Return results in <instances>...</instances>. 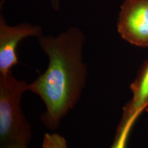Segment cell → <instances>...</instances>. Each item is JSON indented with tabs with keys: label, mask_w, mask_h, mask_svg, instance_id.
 <instances>
[{
	"label": "cell",
	"mask_w": 148,
	"mask_h": 148,
	"mask_svg": "<svg viewBox=\"0 0 148 148\" xmlns=\"http://www.w3.org/2000/svg\"><path fill=\"white\" fill-rule=\"evenodd\" d=\"M85 35L71 27L57 36L38 37L49 63L42 74L29 84V90L42 99L45 110L40 119L47 128L58 129L62 120L76 106L87 79V66L83 61Z\"/></svg>",
	"instance_id": "cell-1"
},
{
	"label": "cell",
	"mask_w": 148,
	"mask_h": 148,
	"mask_svg": "<svg viewBox=\"0 0 148 148\" xmlns=\"http://www.w3.org/2000/svg\"><path fill=\"white\" fill-rule=\"evenodd\" d=\"M132 96L123 108L119 124H122L133 114L144 106H148V58L141 66L137 76L130 85Z\"/></svg>",
	"instance_id": "cell-5"
},
{
	"label": "cell",
	"mask_w": 148,
	"mask_h": 148,
	"mask_svg": "<svg viewBox=\"0 0 148 148\" xmlns=\"http://www.w3.org/2000/svg\"><path fill=\"white\" fill-rule=\"evenodd\" d=\"M117 31L131 45L148 47V0L123 1L118 16Z\"/></svg>",
	"instance_id": "cell-3"
},
{
	"label": "cell",
	"mask_w": 148,
	"mask_h": 148,
	"mask_svg": "<svg viewBox=\"0 0 148 148\" xmlns=\"http://www.w3.org/2000/svg\"><path fill=\"white\" fill-rule=\"evenodd\" d=\"M51 7L55 10H59L60 9V0H50Z\"/></svg>",
	"instance_id": "cell-8"
},
{
	"label": "cell",
	"mask_w": 148,
	"mask_h": 148,
	"mask_svg": "<svg viewBox=\"0 0 148 148\" xmlns=\"http://www.w3.org/2000/svg\"><path fill=\"white\" fill-rule=\"evenodd\" d=\"M29 84L16 79L12 71L0 74V147L27 146L32 139L31 125L21 106Z\"/></svg>",
	"instance_id": "cell-2"
},
{
	"label": "cell",
	"mask_w": 148,
	"mask_h": 148,
	"mask_svg": "<svg viewBox=\"0 0 148 148\" xmlns=\"http://www.w3.org/2000/svg\"><path fill=\"white\" fill-rule=\"evenodd\" d=\"M148 106H144L133 114L131 117L127 119L122 124L118 125L116 132L114 136L113 143L110 148H126L127 142L128 137L132 130L133 125L136 123V120L139 116L143 112V111Z\"/></svg>",
	"instance_id": "cell-6"
},
{
	"label": "cell",
	"mask_w": 148,
	"mask_h": 148,
	"mask_svg": "<svg viewBox=\"0 0 148 148\" xmlns=\"http://www.w3.org/2000/svg\"><path fill=\"white\" fill-rule=\"evenodd\" d=\"M42 29L40 25L22 23L16 25H8L4 16H0V74L12 71L18 63L16 48L20 42L27 37H40Z\"/></svg>",
	"instance_id": "cell-4"
},
{
	"label": "cell",
	"mask_w": 148,
	"mask_h": 148,
	"mask_svg": "<svg viewBox=\"0 0 148 148\" xmlns=\"http://www.w3.org/2000/svg\"><path fill=\"white\" fill-rule=\"evenodd\" d=\"M0 148H27V146H8V147H0Z\"/></svg>",
	"instance_id": "cell-9"
},
{
	"label": "cell",
	"mask_w": 148,
	"mask_h": 148,
	"mask_svg": "<svg viewBox=\"0 0 148 148\" xmlns=\"http://www.w3.org/2000/svg\"><path fill=\"white\" fill-rule=\"evenodd\" d=\"M41 148H69L65 138L57 133H45Z\"/></svg>",
	"instance_id": "cell-7"
}]
</instances>
